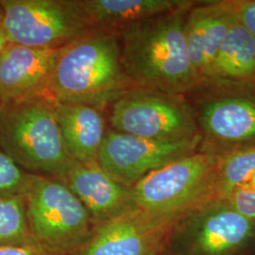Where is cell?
<instances>
[{
    "label": "cell",
    "instance_id": "cell-1",
    "mask_svg": "<svg viewBox=\"0 0 255 255\" xmlns=\"http://www.w3.org/2000/svg\"><path fill=\"white\" fill-rule=\"evenodd\" d=\"M189 9L139 21L117 34L124 71L135 86L185 96L201 82L184 37Z\"/></svg>",
    "mask_w": 255,
    "mask_h": 255
},
{
    "label": "cell",
    "instance_id": "cell-2",
    "mask_svg": "<svg viewBox=\"0 0 255 255\" xmlns=\"http://www.w3.org/2000/svg\"><path fill=\"white\" fill-rule=\"evenodd\" d=\"M133 86L122 65L119 36L91 31L60 48L47 97L103 110Z\"/></svg>",
    "mask_w": 255,
    "mask_h": 255
},
{
    "label": "cell",
    "instance_id": "cell-3",
    "mask_svg": "<svg viewBox=\"0 0 255 255\" xmlns=\"http://www.w3.org/2000/svg\"><path fill=\"white\" fill-rule=\"evenodd\" d=\"M0 148L27 173L55 179L73 163L47 97L0 103Z\"/></svg>",
    "mask_w": 255,
    "mask_h": 255
},
{
    "label": "cell",
    "instance_id": "cell-4",
    "mask_svg": "<svg viewBox=\"0 0 255 255\" xmlns=\"http://www.w3.org/2000/svg\"><path fill=\"white\" fill-rule=\"evenodd\" d=\"M185 98L201 137L199 151L222 156L255 146V87L210 78Z\"/></svg>",
    "mask_w": 255,
    "mask_h": 255
},
{
    "label": "cell",
    "instance_id": "cell-5",
    "mask_svg": "<svg viewBox=\"0 0 255 255\" xmlns=\"http://www.w3.org/2000/svg\"><path fill=\"white\" fill-rule=\"evenodd\" d=\"M30 235L51 255H70L92 237L95 224L87 209L64 183L29 173L24 192Z\"/></svg>",
    "mask_w": 255,
    "mask_h": 255
},
{
    "label": "cell",
    "instance_id": "cell-6",
    "mask_svg": "<svg viewBox=\"0 0 255 255\" xmlns=\"http://www.w3.org/2000/svg\"><path fill=\"white\" fill-rule=\"evenodd\" d=\"M255 253V221L227 200L206 201L174 221L163 255H252Z\"/></svg>",
    "mask_w": 255,
    "mask_h": 255
},
{
    "label": "cell",
    "instance_id": "cell-7",
    "mask_svg": "<svg viewBox=\"0 0 255 255\" xmlns=\"http://www.w3.org/2000/svg\"><path fill=\"white\" fill-rule=\"evenodd\" d=\"M218 162L219 156L197 151L146 175L131 187L137 209L176 220L215 200Z\"/></svg>",
    "mask_w": 255,
    "mask_h": 255
},
{
    "label": "cell",
    "instance_id": "cell-8",
    "mask_svg": "<svg viewBox=\"0 0 255 255\" xmlns=\"http://www.w3.org/2000/svg\"><path fill=\"white\" fill-rule=\"evenodd\" d=\"M115 131L156 141L177 142L199 135L185 96L133 86L111 104Z\"/></svg>",
    "mask_w": 255,
    "mask_h": 255
},
{
    "label": "cell",
    "instance_id": "cell-9",
    "mask_svg": "<svg viewBox=\"0 0 255 255\" xmlns=\"http://www.w3.org/2000/svg\"><path fill=\"white\" fill-rule=\"evenodd\" d=\"M1 30L9 44L61 48L92 30L75 0H0Z\"/></svg>",
    "mask_w": 255,
    "mask_h": 255
},
{
    "label": "cell",
    "instance_id": "cell-10",
    "mask_svg": "<svg viewBox=\"0 0 255 255\" xmlns=\"http://www.w3.org/2000/svg\"><path fill=\"white\" fill-rule=\"evenodd\" d=\"M201 137L165 142L108 131L98 164L118 182L132 187L146 175L184 156L199 151Z\"/></svg>",
    "mask_w": 255,
    "mask_h": 255
},
{
    "label": "cell",
    "instance_id": "cell-11",
    "mask_svg": "<svg viewBox=\"0 0 255 255\" xmlns=\"http://www.w3.org/2000/svg\"><path fill=\"white\" fill-rule=\"evenodd\" d=\"M174 221L131 210L96 227L89 240L70 255H163Z\"/></svg>",
    "mask_w": 255,
    "mask_h": 255
},
{
    "label": "cell",
    "instance_id": "cell-12",
    "mask_svg": "<svg viewBox=\"0 0 255 255\" xmlns=\"http://www.w3.org/2000/svg\"><path fill=\"white\" fill-rule=\"evenodd\" d=\"M59 51L8 43L0 54V103L47 97Z\"/></svg>",
    "mask_w": 255,
    "mask_h": 255
},
{
    "label": "cell",
    "instance_id": "cell-13",
    "mask_svg": "<svg viewBox=\"0 0 255 255\" xmlns=\"http://www.w3.org/2000/svg\"><path fill=\"white\" fill-rule=\"evenodd\" d=\"M57 180L64 183L82 201L95 227L136 209L131 187L115 180L99 164L73 161Z\"/></svg>",
    "mask_w": 255,
    "mask_h": 255
},
{
    "label": "cell",
    "instance_id": "cell-14",
    "mask_svg": "<svg viewBox=\"0 0 255 255\" xmlns=\"http://www.w3.org/2000/svg\"><path fill=\"white\" fill-rule=\"evenodd\" d=\"M236 17L233 0H198L187 11L184 37L201 81L209 79L219 48Z\"/></svg>",
    "mask_w": 255,
    "mask_h": 255
},
{
    "label": "cell",
    "instance_id": "cell-15",
    "mask_svg": "<svg viewBox=\"0 0 255 255\" xmlns=\"http://www.w3.org/2000/svg\"><path fill=\"white\" fill-rule=\"evenodd\" d=\"M198 0H75L92 31L118 34L123 27L179 9Z\"/></svg>",
    "mask_w": 255,
    "mask_h": 255
},
{
    "label": "cell",
    "instance_id": "cell-16",
    "mask_svg": "<svg viewBox=\"0 0 255 255\" xmlns=\"http://www.w3.org/2000/svg\"><path fill=\"white\" fill-rule=\"evenodd\" d=\"M54 107L64 147L70 158L82 164H98L99 152L107 134L102 110L56 101Z\"/></svg>",
    "mask_w": 255,
    "mask_h": 255
},
{
    "label": "cell",
    "instance_id": "cell-17",
    "mask_svg": "<svg viewBox=\"0 0 255 255\" xmlns=\"http://www.w3.org/2000/svg\"><path fill=\"white\" fill-rule=\"evenodd\" d=\"M210 78L255 87V37L237 17L219 48Z\"/></svg>",
    "mask_w": 255,
    "mask_h": 255
},
{
    "label": "cell",
    "instance_id": "cell-18",
    "mask_svg": "<svg viewBox=\"0 0 255 255\" xmlns=\"http://www.w3.org/2000/svg\"><path fill=\"white\" fill-rule=\"evenodd\" d=\"M255 174V146L219 156L216 170L214 198L226 199L245 186Z\"/></svg>",
    "mask_w": 255,
    "mask_h": 255
},
{
    "label": "cell",
    "instance_id": "cell-19",
    "mask_svg": "<svg viewBox=\"0 0 255 255\" xmlns=\"http://www.w3.org/2000/svg\"><path fill=\"white\" fill-rule=\"evenodd\" d=\"M35 243L30 235L24 196L0 194V247Z\"/></svg>",
    "mask_w": 255,
    "mask_h": 255
},
{
    "label": "cell",
    "instance_id": "cell-20",
    "mask_svg": "<svg viewBox=\"0 0 255 255\" xmlns=\"http://www.w3.org/2000/svg\"><path fill=\"white\" fill-rule=\"evenodd\" d=\"M29 173L0 148V194L24 195Z\"/></svg>",
    "mask_w": 255,
    "mask_h": 255
},
{
    "label": "cell",
    "instance_id": "cell-21",
    "mask_svg": "<svg viewBox=\"0 0 255 255\" xmlns=\"http://www.w3.org/2000/svg\"><path fill=\"white\" fill-rule=\"evenodd\" d=\"M225 200L240 214L255 221V189L239 188Z\"/></svg>",
    "mask_w": 255,
    "mask_h": 255
},
{
    "label": "cell",
    "instance_id": "cell-22",
    "mask_svg": "<svg viewBox=\"0 0 255 255\" xmlns=\"http://www.w3.org/2000/svg\"><path fill=\"white\" fill-rule=\"evenodd\" d=\"M237 18L255 37V0H233Z\"/></svg>",
    "mask_w": 255,
    "mask_h": 255
},
{
    "label": "cell",
    "instance_id": "cell-23",
    "mask_svg": "<svg viewBox=\"0 0 255 255\" xmlns=\"http://www.w3.org/2000/svg\"><path fill=\"white\" fill-rule=\"evenodd\" d=\"M0 255H51L36 243L16 246L0 247Z\"/></svg>",
    "mask_w": 255,
    "mask_h": 255
},
{
    "label": "cell",
    "instance_id": "cell-24",
    "mask_svg": "<svg viewBox=\"0 0 255 255\" xmlns=\"http://www.w3.org/2000/svg\"><path fill=\"white\" fill-rule=\"evenodd\" d=\"M7 45H8V41L4 36V34H3V32L1 30V28H0V54H1V52L3 51V49L5 48V46H7Z\"/></svg>",
    "mask_w": 255,
    "mask_h": 255
},
{
    "label": "cell",
    "instance_id": "cell-25",
    "mask_svg": "<svg viewBox=\"0 0 255 255\" xmlns=\"http://www.w3.org/2000/svg\"><path fill=\"white\" fill-rule=\"evenodd\" d=\"M241 188H250V189H255V174L252 177V179L250 180V182L247 183L245 186L241 187Z\"/></svg>",
    "mask_w": 255,
    "mask_h": 255
},
{
    "label": "cell",
    "instance_id": "cell-26",
    "mask_svg": "<svg viewBox=\"0 0 255 255\" xmlns=\"http://www.w3.org/2000/svg\"><path fill=\"white\" fill-rule=\"evenodd\" d=\"M2 18H3V9L0 5V27H1V23H2Z\"/></svg>",
    "mask_w": 255,
    "mask_h": 255
},
{
    "label": "cell",
    "instance_id": "cell-27",
    "mask_svg": "<svg viewBox=\"0 0 255 255\" xmlns=\"http://www.w3.org/2000/svg\"><path fill=\"white\" fill-rule=\"evenodd\" d=\"M255 255V254H254V255Z\"/></svg>",
    "mask_w": 255,
    "mask_h": 255
},
{
    "label": "cell",
    "instance_id": "cell-28",
    "mask_svg": "<svg viewBox=\"0 0 255 255\" xmlns=\"http://www.w3.org/2000/svg\"></svg>",
    "mask_w": 255,
    "mask_h": 255
}]
</instances>
